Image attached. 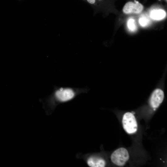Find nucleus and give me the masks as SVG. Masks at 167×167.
I'll return each instance as SVG.
<instances>
[{"label":"nucleus","mask_w":167,"mask_h":167,"mask_svg":"<svg viewBox=\"0 0 167 167\" xmlns=\"http://www.w3.org/2000/svg\"><path fill=\"white\" fill-rule=\"evenodd\" d=\"M77 156L83 159L90 167H104L106 165L105 159L96 154L91 153Z\"/></svg>","instance_id":"obj_2"},{"label":"nucleus","mask_w":167,"mask_h":167,"mask_svg":"<svg viewBox=\"0 0 167 167\" xmlns=\"http://www.w3.org/2000/svg\"><path fill=\"white\" fill-rule=\"evenodd\" d=\"M129 154L127 150L124 148H119L111 154L110 159L114 164L119 166H123L129 160Z\"/></svg>","instance_id":"obj_4"},{"label":"nucleus","mask_w":167,"mask_h":167,"mask_svg":"<svg viewBox=\"0 0 167 167\" xmlns=\"http://www.w3.org/2000/svg\"><path fill=\"white\" fill-rule=\"evenodd\" d=\"M166 0V1H167V0Z\"/></svg>","instance_id":"obj_10"},{"label":"nucleus","mask_w":167,"mask_h":167,"mask_svg":"<svg viewBox=\"0 0 167 167\" xmlns=\"http://www.w3.org/2000/svg\"><path fill=\"white\" fill-rule=\"evenodd\" d=\"M139 24L142 27H145L148 25L150 20L146 17L143 16L139 18Z\"/></svg>","instance_id":"obj_9"},{"label":"nucleus","mask_w":167,"mask_h":167,"mask_svg":"<svg viewBox=\"0 0 167 167\" xmlns=\"http://www.w3.org/2000/svg\"><path fill=\"white\" fill-rule=\"evenodd\" d=\"M164 97V93L162 90L159 88L155 89L152 93L149 100L151 107L155 110L162 103Z\"/></svg>","instance_id":"obj_5"},{"label":"nucleus","mask_w":167,"mask_h":167,"mask_svg":"<svg viewBox=\"0 0 167 167\" xmlns=\"http://www.w3.org/2000/svg\"><path fill=\"white\" fill-rule=\"evenodd\" d=\"M166 12L162 9L154 10L150 14L151 18L155 20H160L164 19L166 16Z\"/></svg>","instance_id":"obj_7"},{"label":"nucleus","mask_w":167,"mask_h":167,"mask_svg":"<svg viewBox=\"0 0 167 167\" xmlns=\"http://www.w3.org/2000/svg\"><path fill=\"white\" fill-rule=\"evenodd\" d=\"M143 9V6L138 1L135 0V2H128L124 6L123 12L126 14H138L141 12Z\"/></svg>","instance_id":"obj_6"},{"label":"nucleus","mask_w":167,"mask_h":167,"mask_svg":"<svg viewBox=\"0 0 167 167\" xmlns=\"http://www.w3.org/2000/svg\"><path fill=\"white\" fill-rule=\"evenodd\" d=\"M86 86L83 88L55 86L52 93L46 97L40 99L46 114L49 115L52 113L59 104L71 101L79 94L87 93L89 90Z\"/></svg>","instance_id":"obj_1"},{"label":"nucleus","mask_w":167,"mask_h":167,"mask_svg":"<svg viewBox=\"0 0 167 167\" xmlns=\"http://www.w3.org/2000/svg\"><path fill=\"white\" fill-rule=\"evenodd\" d=\"M127 25L129 29L131 32H134L137 29L135 20L133 19L130 18L128 19Z\"/></svg>","instance_id":"obj_8"},{"label":"nucleus","mask_w":167,"mask_h":167,"mask_svg":"<svg viewBox=\"0 0 167 167\" xmlns=\"http://www.w3.org/2000/svg\"><path fill=\"white\" fill-rule=\"evenodd\" d=\"M122 123L124 129L129 134L135 133L137 131V124L133 114L127 112L123 116Z\"/></svg>","instance_id":"obj_3"}]
</instances>
